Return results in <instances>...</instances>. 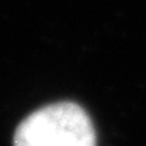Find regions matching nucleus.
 <instances>
[{
    "instance_id": "1",
    "label": "nucleus",
    "mask_w": 146,
    "mask_h": 146,
    "mask_svg": "<svg viewBox=\"0 0 146 146\" xmlns=\"http://www.w3.org/2000/svg\"><path fill=\"white\" fill-rule=\"evenodd\" d=\"M14 146H97L88 114L78 104L58 102L27 115L14 134Z\"/></svg>"
}]
</instances>
